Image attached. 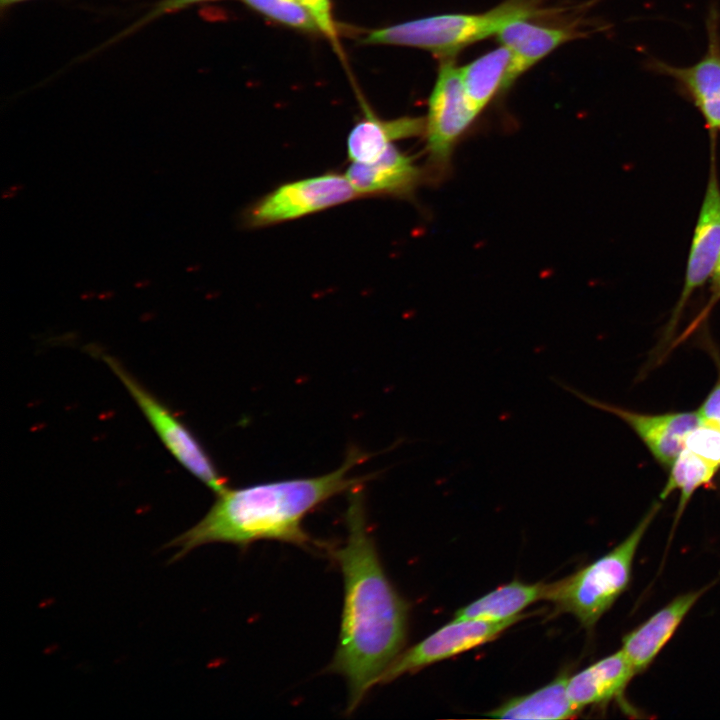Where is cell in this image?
I'll return each instance as SVG.
<instances>
[{
  "label": "cell",
  "mask_w": 720,
  "mask_h": 720,
  "mask_svg": "<svg viewBox=\"0 0 720 720\" xmlns=\"http://www.w3.org/2000/svg\"><path fill=\"white\" fill-rule=\"evenodd\" d=\"M345 544L330 550L344 584L340 633L327 671L348 686L352 713L404 651L409 604L390 582L368 525L361 487L349 492Z\"/></svg>",
  "instance_id": "obj_1"
},
{
  "label": "cell",
  "mask_w": 720,
  "mask_h": 720,
  "mask_svg": "<svg viewBox=\"0 0 720 720\" xmlns=\"http://www.w3.org/2000/svg\"><path fill=\"white\" fill-rule=\"evenodd\" d=\"M367 457L351 448L338 469L321 476L225 488L196 525L169 543L178 548L172 561L212 543L247 548L258 540H276L310 548L313 540L303 528L304 518L330 498L360 488L370 476L351 477L349 471Z\"/></svg>",
  "instance_id": "obj_2"
},
{
  "label": "cell",
  "mask_w": 720,
  "mask_h": 720,
  "mask_svg": "<svg viewBox=\"0 0 720 720\" xmlns=\"http://www.w3.org/2000/svg\"><path fill=\"white\" fill-rule=\"evenodd\" d=\"M660 507V503H654L626 539L607 554L546 584L543 600L591 629L629 586L636 551Z\"/></svg>",
  "instance_id": "obj_3"
},
{
  "label": "cell",
  "mask_w": 720,
  "mask_h": 720,
  "mask_svg": "<svg viewBox=\"0 0 720 720\" xmlns=\"http://www.w3.org/2000/svg\"><path fill=\"white\" fill-rule=\"evenodd\" d=\"M539 13L534 0H506L484 13L433 15L377 29L364 42L415 47L452 58L467 46L496 36L509 22Z\"/></svg>",
  "instance_id": "obj_4"
},
{
  "label": "cell",
  "mask_w": 720,
  "mask_h": 720,
  "mask_svg": "<svg viewBox=\"0 0 720 720\" xmlns=\"http://www.w3.org/2000/svg\"><path fill=\"white\" fill-rule=\"evenodd\" d=\"M480 113L465 91L459 66L443 58L428 102L425 117L426 169L440 179L448 173L454 149Z\"/></svg>",
  "instance_id": "obj_5"
},
{
  "label": "cell",
  "mask_w": 720,
  "mask_h": 720,
  "mask_svg": "<svg viewBox=\"0 0 720 720\" xmlns=\"http://www.w3.org/2000/svg\"><path fill=\"white\" fill-rule=\"evenodd\" d=\"M360 198L345 175L335 172L284 183L244 213L248 228H261L320 212Z\"/></svg>",
  "instance_id": "obj_6"
},
{
  "label": "cell",
  "mask_w": 720,
  "mask_h": 720,
  "mask_svg": "<svg viewBox=\"0 0 720 720\" xmlns=\"http://www.w3.org/2000/svg\"><path fill=\"white\" fill-rule=\"evenodd\" d=\"M101 358L122 381L160 440L177 461L215 494L227 488L226 479L191 431L114 357L102 354Z\"/></svg>",
  "instance_id": "obj_7"
},
{
  "label": "cell",
  "mask_w": 720,
  "mask_h": 720,
  "mask_svg": "<svg viewBox=\"0 0 720 720\" xmlns=\"http://www.w3.org/2000/svg\"><path fill=\"white\" fill-rule=\"evenodd\" d=\"M524 616L498 621L454 619L404 650L385 671L380 684L492 641Z\"/></svg>",
  "instance_id": "obj_8"
},
{
  "label": "cell",
  "mask_w": 720,
  "mask_h": 720,
  "mask_svg": "<svg viewBox=\"0 0 720 720\" xmlns=\"http://www.w3.org/2000/svg\"><path fill=\"white\" fill-rule=\"evenodd\" d=\"M553 381L588 405L623 420L644 443L655 461L665 469L671 468L683 450L687 436L701 422L697 410L661 414L637 412L592 398L555 378Z\"/></svg>",
  "instance_id": "obj_9"
},
{
  "label": "cell",
  "mask_w": 720,
  "mask_h": 720,
  "mask_svg": "<svg viewBox=\"0 0 720 720\" xmlns=\"http://www.w3.org/2000/svg\"><path fill=\"white\" fill-rule=\"evenodd\" d=\"M719 256L720 185L713 153L707 187L691 241L683 289L666 326L663 342L673 335L694 291L710 279Z\"/></svg>",
  "instance_id": "obj_10"
},
{
  "label": "cell",
  "mask_w": 720,
  "mask_h": 720,
  "mask_svg": "<svg viewBox=\"0 0 720 720\" xmlns=\"http://www.w3.org/2000/svg\"><path fill=\"white\" fill-rule=\"evenodd\" d=\"M718 16L712 13L707 22L708 46L696 63L673 66L655 61L654 67L675 80L705 120L711 133L720 131V33Z\"/></svg>",
  "instance_id": "obj_11"
},
{
  "label": "cell",
  "mask_w": 720,
  "mask_h": 720,
  "mask_svg": "<svg viewBox=\"0 0 720 720\" xmlns=\"http://www.w3.org/2000/svg\"><path fill=\"white\" fill-rule=\"evenodd\" d=\"M345 176L360 198H409L429 178L427 170L394 144L374 162H351Z\"/></svg>",
  "instance_id": "obj_12"
},
{
  "label": "cell",
  "mask_w": 720,
  "mask_h": 720,
  "mask_svg": "<svg viewBox=\"0 0 720 720\" xmlns=\"http://www.w3.org/2000/svg\"><path fill=\"white\" fill-rule=\"evenodd\" d=\"M709 586L679 595L623 637L621 650L636 674L646 670L653 662Z\"/></svg>",
  "instance_id": "obj_13"
},
{
  "label": "cell",
  "mask_w": 720,
  "mask_h": 720,
  "mask_svg": "<svg viewBox=\"0 0 720 720\" xmlns=\"http://www.w3.org/2000/svg\"><path fill=\"white\" fill-rule=\"evenodd\" d=\"M500 45L511 52V63L503 89L562 44L577 37V31L531 23L517 19L506 24L496 35Z\"/></svg>",
  "instance_id": "obj_14"
},
{
  "label": "cell",
  "mask_w": 720,
  "mask_h": 720,
  "mask_svg": "<svg viewBox=\"0 0 720 720\" xmlns=\"http://www.w3.org/2000/svg\"><path fill=\"white\" fill-rule=\"evenodd\" d=\"M634 675L633 666L619 650L569 676L568 697L580 711L587 706L606 704L623 693Z\"/></svg>",
  "instance_id": "obj_15"
},
{
  "label": "cell",
  "mask_w": 720,
  "mask_h": 720,
  "mask_svg": "<svg viewBox=\"0 0 720 720\" xmlns=\"http://www.w3.org/2000/svg\"><path fill=\"white\" fill-rule=\"evenodd\" d=\"M424 131L425 118L406 116L383 120L367 113L348 135L347 155L351 162L371 163L394 142L424 134Z\"/></svg>",
  "instance_id": "obj_16"
},
{
  "label": "cell",
  "mask_w": 720,
  "mask_h": 720,
  "mask_svg": "<svg viewBox=\"0 0 720 720\" xmlns=\"http://www.w3.org/2000/svg\"><path fill=\"white\" fill-rule=\"evenodd\" d=\"M567 672L559 674L545 686L522 696L509 699L486 713L496 719L555 720L575 717L581 711L570 701L567 693Z\"/></svg>",
  "instance_id": "obj_17"
},
{
  "label": "cell",
  "mask_w": 720,
  "mask_h": 720,
  "mask_svg": "<svg viewBox=\"0 0 720 720\" xmlns=\"http://www.w3.org/2000/svg\"><path fill=\"white\" fill-rule=\"evenodd\" d=\"M545 586L512 581L460 608L454 619L498 621L518 617L525 608L543 600Z\"/></svg>",
  "instance_id": "obj_18"
},
{
  "label": "cell",
  "mask_w": 720,
  "mask_h": 720,
  "mask_svg": "<svg viewBox=\"0 0 720 720\" xmlns=\"http://www.w3.org/2000/svg\"><path fill=\"white\" fill-rule=\"evenodd\" d=\"M511 63V52L503 45L459 67L471 103L481 113L502 92Z\"/></svg>",
  "instance_id": "obj_19"
},
{
  "label": "cell",
  "mask_w": 720,
  "mask_h": 720,
  "mask_svg": "<svg viewBox=\"0 0 720 720\" xmlns=\"http://www.w3.org/2000/svg\"><path fill=\"white\" fill-rule=\"evenodd\" d=\"M669 470L670 473L660 493V499L664 500L672 492L680 491L675 526L695 491L699 488L710 487L720 470L685 447Z\"/></svg>",
  "instance_id": "obj_20"
},
{
  "label": "cell",
  "mask_w": 720,
  "mask_h": 720,
  "mask_svg": "<svg viewBox=\"0 0 720 720\" xmlns=\"http://www.w3.org/2000/svg\"><path fill=\"white\" fill-rule=\"evenodd\" d=\"M265 16L287 26L315 31L318 28L312 15L298 0H243Z\"/></svg>",
  "instance_id": "obj_21"
},
{
  "label": "cell",
  "mask_w": 720,
  "mask_h": 720,
  "mask_svg": "<svg viewBox=\"0 0 720 720\" xmlns=\"http://www.w3.org/2000/svg\"><path fill=\"white\" fill-rule=\"evenodd\" d=\"M685 448L720 470V427L704 421L689 433Z\"/></svg>",
  "instance_id": "obj_22"
},
{
  "label": "cell",
  "mask_w": 720,
  "mask_h": 720,
  "mask_svg": "<svg viewBox=\"0 0 720 720\" xmlns=\"http://www.w3.org/2000/svg\"><path fill=\"white\" fill-rule=\"evenodd\" d=\"M312 15L319 30L331 40L336 38L329 0H298Z\"/></svg>",
  "instance_id": "obj_23"
},
{
  "label": "cell",
  "mask_w": 720,
  "mask_h": 720,
  "mask_svg": "<svg viewBox=\"0 0 720 720\" xmlns=\"http://www.w3.org/2000/svg\"><path fill=\"white\" fill-rule=\"evenodd\" d=\"M211 0H159L129 31L136 29L161 16L177 12L189 6Z\"/></svg>",
  "instance_id": "obj_24"
},
{
  "label": "cell",
  "mask_w": 720,
  "mask_h": 720,
  "mask_svg": "<svg viewBox=\"0 0 720 720\" xmlns=\"http://www.w3.org/2000/svg\"><path fill=\"white\" fill-rule=\"evenodd\" d=\"M697 411L702 420L720 427V366L717 381Z\"/></svg>",
  "instance_id": "obj_25"
},
{
  "label": "cell",
  "mask_w": 720,
  "mask_h": 720,
  "mask_svg": "<svg viewBox=\"0 0 720 720\" xmlns=\"http://www.w3.org/2000/svg\"><path fill=\"white\" fill-rule=\"evenodd\" d=\"M708 302L704 309L699 314L698 318L693 322L692 327L689 331H692L710 312V310L720 301V256L716 263V266L710 277V295Z\"/></svg>",
  "instance_id": "obj_26"
},
{
  "label": "cell",
  "mask_w": 720,
  "mask_h": 720,
  "mask_svg": "<svg viewBox=\"0 0 720 720\" xmlns=\"http://www.w3.org/2000/svg\"><path fill=\"white\" fill-rule=\"evenodd\" d=\"M23 1H27V0H0V5H1L2 9H5L7 7H10L12 5L18 4Z\"/></svg>",
  "instance_id": "obj_27"
}]
</instances>
